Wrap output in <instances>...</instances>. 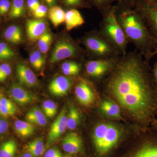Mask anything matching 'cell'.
Here are the masks:
<instances>
[{
  "label": "cell",
  "instance_id": "cell-16",
  "mask_svg": "<svg viewBox=\"0 0 157 157\" xmlns=\"http://www.w3.org/2000/svg\"><path fill=\"white\" fill-rule=\"evenodd\" d=\"M65 24L67 31L82 25L84 20L79 11L76 9H70L66 11L65 14Z\"/></svg>",
  "mask_w": 157,
  "mask_h": 157
},
{
  "label": "cell",
  "instance_id": "cell-9",
  "mask_svg": "<svg viewBox=\"0 0 157 157\" xmlns=\"http://www.w3.org/2000/svg\"><path fill=\"white\" fill-rule=\"evenodd\" d=\"M121 133L117 127L110 124L101 147L98 152L101 155L106 154L115 146L120 137Z\"/></svg>",
  "mask_w": 157,
  "mask_h": 157
},
{
  "label": "cell",
  "instance_id": "cell-12",
  "mask_svg": "<svg viewBox=\"0 0 157 157\" xmlns=\"http://www.w3.org/2000/svg\"><path fill=\"white\" fill-rule=\"evenodd\" d=\"M16 73L21 84L29 87H34L38 84V79L35 73L24 64L21 63L16 65Z\"/></svg>",
  "mask_w": 157,
  "mask_h": 157
},
{
  "label": "cell",
  "instance_id": "cell-34",
  "mask_svg": "<svg viewBox=\"0 0 157 157\" xmlns=\"http://www.w3.org/2000/svg\"><path fill=\"white\" fill-rule=\"evenodd\" d=\"M90 4L95 6L101 13L107 10L112 6V4L118 0H88Z\"/></svg>",
  "mask_w": 157,
  "mask_h": 157
},
{
  "label": "cell",
  "instance_id": "cell-27",
  "mask_svg": "<svg viewBox=\"0 0 157 157\" xmlns=\"http://www.w3.org/2000/svg\"><path fill=\"white\" fill-rule=\"evenodd\" d=\"M53 40L52 35L46 31L37 40V45L39 51L43 54L48 52Z\"/></svg>",
  "mask_w": 157,
  "mask_h": 157
},
{
  "label": "cell",
  "instance_id": "cell-5",
  "mask_svg": "<svg viewBox=\"0 0 157 157\" xmlns=\"http://www.w3.org/2000/svg\"><path fill=\"white\" fill-rule=\"evenodd\" d=\"M134 8L141 15L157 44V2L139 0Z\"/></svg>",
  "mask_w": 157,
  "mask_h": 157
},
{
  "label": "cell",
  "instance_id": "cell-8",
  "mask_svg": "<svg viewBox=\"0 0 157 157\" xmlns=\"http://www.w3.org/2000/svg\"><path fill=\"white\" fill-rule=\"evenodd\" d=\"M112 59H99L90 61L86 65V70L89 76L94 78H99L104 75L114 65Z\"/></svg>",
  "mask_w": 157,
  "mask_h": 157
},
{
  "label": "cell",
  "instance_id": "cell-35",
  "mask_svg": "<svg viewBox=\"0 0 157 157\" xmlns=\"http://www.w3.org/2000/svg\"><path fill=\"white\" fill-rule=\"evenodd\" d=\"M48 6L42 3L32 14L35 19H42L48 15Z\"/></svg>",
  "mask_w": 157,
  "mask_h": 157
},
{
  "label": "cell",
  "instance_id": "cell-41",
  "mask_svg": "<svg viewBox=\"0 0 157 157\" xmlns=\"http://www.w3.org/2000/svg\"><path fill=\"white\" fill-rule=\"evenodd\" d=\"M139 0H118V5L129 8H134Z\"/></svg>",
  "mask_w": 157,
  "mask_h": 157
},
{
  "label": "cell",
  "instance_id": "cell-29",
  "mask_svg": "<svg viewBox=\"0 0 157 157\" xmlns=\"http://www.w3.org/2000/svg\"><path fill=\"white\" fill-rule=\"evenodd\" d=\"M80 121V114L74 106L70 107L67 116V127L70 130H73L78 127Z\"/></svg>",
  "mask_w": 157,
  "mask_h": 157
},
{
  "label": "cell",
  "instance_id": "cell-32",
  "mask_svg": "<svg viewBox=\"0 0 157 157\" xmlns=\"http://www.w3.org/2000/svg\"><path fill=\"white\" fill-rule=\"evenodd\" d=\"M61 2L69 9L90 8V5L85 0H60Z\"/></svg>",
  "mask_w": 157,
  "mask_h": 157
},
{
  "label": "cell",
  "instance_id": "cell-42",
  "mask_svg": "<svg viewBox=\"0 0 157 157\" xmlns=\"http://www.w3.org/2000/svg\"><path fill=\"white\" fill-rule=\"evenodd\" d=\"M9 127V123L7 121L0 118V135L5 134L8 131Z\"/></svg>",
  "mask_w": 157,
  "mask_h": 157
},
{
  "label": "cell",
  "instance_id": "cell-40",
  "mask_svg": "<svg viewBox=\"0 0 157 157\" xmlns=\"http://www.w3.org/2000/svg\"><path fill=\"white\" fill-rule=\"evenodd\" d=\"M16 111L13 110L0 105V113L1 115L4 117H8L14 115Z\"/></svg>",
  "mask_w": 157,
  "mask_h": 157
},
{
  "label": "cell",
  "instance_id": "cell-17",
  "mask_svg": "<svg viewBox=\"0 0 157 157\" xmlns=\"http://www.w3.org/2000/svg\"><path fill=\"white\" fill-rule=\"evenodd\" d=\"M25 119L27 121L40 126H44L47 123L45 114L36 107L32 108L26 113Z\"/></svg>",
  "mask_w": 157,
  "mask_h": 157
},
{
  "label": "cell",
  "instance_id": "cell-4",
  "mask_svg": "<svg viewBox=\"0 0 157 157\" xmlns=\"http://www.w3.org/2000/svg\"><path fill=\"white\" fill-rule=\"evenodd\" d=\"M84 45L94 55L100 59L115 58L119 52L113 44L102 33L93 34L84 39Z\"/></svg>",
  "mask_w": 157,
  "mask_h": 157
},
{
  "label": "cell",
  "instance_id": "cell-14",
  "mask_svg": "<svg viewBox=\"0 0 157 157\" xmlns=\"http://www.w3.org/2000/svg\"><path fill=\"white\" fill-rule=\"evenodd\" d=\"M9 94L12 99L21 105H28L33 103L36 98L33 94L18 84L12 85L9 90Z\"/></svg>",
  "mask_w": 157,
  "mask_h": 157
},
{
  "label": "cell",
  "instance_id": "cell-36",
  "mask_svg": "<svg viewBox=\"0 0 157 157\" xmlns=\"http://www.w3.org/2000/svg\"><path fill=\"white\" fill-rule=\"evenodd\" d=\"M11 73V68L9 64L0 65V82H3L8 78Z\"/></svg>",
  "mask_w": 157,
  "mask_h": 157
},
{
  "label": "cell",
  "instance_id": "cell-25",
  "mask_svg": "<svg viewBox=\"0 0 157 157\" xmlns=\"http://www.w3.org/2000/svg\"><path fill=\"white\" fill-rule=\"evenodd\" d=\"M17 146L15 140L11 139L0 145V157H14Z\"/></svg>",
  "mask_w": 157,
  "mask_h": 157
},
{
  "label": "cell",
  "instance_id": "cell-13",
  "mask_svg": "<svg viewBox=\"0 0 157 157\" xmlns=\"http://www.w3.org/2000/svg\"><path fill=\"white\" fill-rule=\"evenodd\" d=\"M47 25L43 19H28L26 33L28 39L32 42L37 41L46 31Z\"/></svg>",
  "mask_w": 157,
  "mask_h": 157
},
{
  "label": "cell",
  "instance_id": "cell-11",
  "mask_svg": "<svg viewBox=\"0 0 157 157\" xmlns=\"http://www.w3.org/2000/svg\"><path fill=\"white\" fill-rule=\"evenodd\" d=\"M75 95L79 103L83 106L91 105L94 101V95L88 83L84 80L76 85L75 88Z\"/></svg>",
  "mask_w": 157,
  "mask_h": 157
},
{
  "label": "cell",
  "instance_id": "cell-15",
  "mask_svg": "<svg viewBox=\"0 0 157 157\" xmlns=\"http://www.w3.org/2000/svg\"><path fill=\"white\" fill-rule=\"evenodd\" d=\"M62 146L66 152L75 154L81 151L82 147V140L76 132H70L63 138Z\"/></svg>",
  "mask_w": 157,
  "mask_h": 157
},
{
  "label": "cell",
  "instance_id": "cell-33",
  "mask_svg": "<svg viewBox=\"0 0 157 157\" xmlns=\"http://www.w3.org/2000/svg\"><path fill=\"white\" fill-rule=\"evenodd\" d=\"M15 56L14 51L5 42H0V61L11 59Z\"/></svg>",
  "mask_w": 157,
  "mask_h": 157
},
{
  "label": "cell",
  "instance_id": "cell-22",
  "mask_svg": "<svg viewBox=\"0 0 157 157\" xmlns=\"http://www.w3.org/2000/svg\"><path fill=\"white\" fill-rule=\"evenodd\" d=\"M110 124L101 123L95 128L93 135V140L95 147L98 151L101 147V144L106 135Z\"/></svg>",
  "mask_w": 157,
  "mask_h": 157
},
{
  "label": "cell",
  "instance_id": "cell-46",
  "mask_svg": "<svg viewBox=\"0 0 157 157\" xmlns=\"http://www.w3.org/2000/svg\"><path fill=\"white\" fill-rule=\"evenodd\" d=\"M147 1H151V2H157V0H147Z\"/></svg>",
  "mask_w": 157,
  "mask_h": 157
},
{
  "label": "cell",
  "instance_id": "cell-30",
  "mask_svg": "<svg viewBox=\"0 0 157 157\" xmlns=\"http://www.w3.org/2000/svg\"><path fill=\"white\" fill-rule=\"evenodd\" d=\"M61 68L63 73L66 76H75L79 73L80 66L79 64L73 61H68L62 64Z\"/></svg>",
  "mask_w": 157,
  "mask_h": 157
},
{
  "label": "cell",
  "instance_id": "cell-6",
  "mask_svg": "<svg viewBox=\"0 0 157 157\" xmlns=\"http://www.w3.org/2000/svg\"><path fill=\"white\" fill-rule=\"evenodd\" d=\"M78 48L73 42L67 39L59 40L55 44L50 58L52 63L64 59L76 56Z\"/></svg>",
  "mask_w": 157,
  "mask_h": 157
},
{
  "label": "cell",
  "instance_id": "cell-10",
  "mask_svg": "<svg viewBox=\"0 0 157 157\" xmlns=\"http://www.w3.org/2000/svg\"><path fill=\"white\" fill-rule=\"evenodd\" d=\"M71 86V78L67 76H59L51 81L48 86V90L53 95L63 97L67 94Z\"/></svg>",
  "mask_w": 157,
  "mask_h": 157
},
{
  "label": "cell",
  "instance_id": "cell-3",
  "mask_svg": "<svg viewBox=\"0 0 157 157\" xmlns=\"http://www.w3.org/2000/svg\"><path fill=\"white\" fill-rule=\"evenodd\" d=\"M117 6H111L102 12L103 20L101 24V33L115 46L123 55L127 54L128 40L118 21L117 16Z\"/></svg>",
  "mask_w": 157,
  "mask_h": 157
},
{
  "label": "cell",
  "instance_id": "cell-1",
  "mask_svg": "<svg viewBox=\"0 0 157 157\" xmlns=\"http://www.w3.org/2000/svg\"><path fill=\"white\" fill-rule=\"evenodd\" d=\"M119 59L107 82V89L134 117L145 120L150 115L153 103L145 63L135 52L123 55Z\"/></svg>",
  "mask_w": 157,
  "mask_h": 157
},
{
  "label": "cell",
  "instance_id": "cell-23",
  "mask_svg": "<svg viewBox=\"0 0 157 157\" xmlns=\"http://www.w3.org/2000/svg\"><path fill=\"white\" fill-rule=\"evenodd\" d=\"M45 145L42 138H38L28 144L25 146L28 152L33 155V157H39L44 154L45 151Z\"/></svg>",
  "mask_w": 157,
  "mask_h": 157
},
{
  "label": "cell",
  "instance_id": "cell-38",
  "mask_svg": "<svg viewBox=\"0 0 157 157\" xmlns=\"http://www.w3.org/2000/svg\"><path fill=\"white\" fill-rule=\"evenodd\" d=\"M44 157H64L57 147H52L46 151Z\"/></svg>",
  "mask_w": 157,
  "mask_h": 157
},
{
  "label": "cell",
  "instance_id": "cell-47",
  "mask_svg": "<svg viewBox=\"0 0 157 157\" xmlns=\"http://www.w3.org/2000/svg\"><path fill=\"white\" fill-rule=\"evenodd\" d=\"M0 115H1V113H0Z\"/></svg>",
  "mask_w": 157,
  "mask_h": 157
},
{
  "label": "cell",
  "instance_id": "cell-31",
  "mask_svg": "<svg viewBox=\"0 0 157 157\" xmlns=\"http://www.w3.org/2000/svg\"><path fill=\"white\" fill-rule=\"evenodd\" d=\"M42 111L45 116L48 118H52L57 112L56 104L52 100H46L42 105Z\"/></svg>",
  "mask_w": 157,
  "mask_h": 157
},
{
  "label": "cell",
  "instance_id": "cell-20",
  "mask_svg": "<svg viewBox=\"0 0 157 157\" xmlns=\"http://www.w3.org/2000/svg\"><path fill=\"white\" fill-rule=\"evenodd\" d=\"M66 12L61 7L56 6L49 8L48 11V17L55 27L58 26L65 22Z\"/></svg>",
  "mask_w": 157,
  "mask_h": 157
},
{
  "label": "cell",
  "instance_id": "cell-7",
  "mask_svg": "<svg viewBox=\"0 0 157 157\" xmlns=\"http://www.w3.org/2000/svg\"><path fill=\"white\" fill-rule=\"evenodd\" d=\"M67 109L63 108L51 127L46 142L47 147L56 141L67 128Z\"/></svg>",
  "mask_w": 157,
  "mask_h": 157
},
{
  "label": "cell",
  "instance_id": "cell-45",
  "mask_svg": "<svg viewBox=\"0 0 157 157\" xmlns=\"http://www.w3.org/2000/svg\"><path fill=\"white\" fill-rule=\"evenodd\" d=\"M154 76L155 79L157 82V63L155 66L154 69Z\"/></svg>",
  "mask_w": 157,
  "mask_h": 157
},
{
  "label": "cell",
  "instance_id": "cell-43",
  "mask_svg": "<svg viewBox=\"0 0 157 157\" xmlns=\"http://www.w3.org/2000/svg\"><path fill=\"white\" fill-rule=\"evenodd\" d=\"M41 1L43 4L48 6L49 9L53 6H57V4L59 0H41Z\"/></svg>",
  "mask_w": 157,
  "mask_h": 157
},
{
  "label": "cell",
  "instance_id": "cell-44",
  "mask_svg": "<svg viewBox=\"0 0 157 157\" xmlns=\"http://www.w3.org/2000/svg\"><path fill=\"white\" fill-rule=\"evenodd\" d=\"M20 157H33V155L29 152L24 154Z\"/></svg>",
  "mask_w": 157,
  "mask_h": 157
},
{
  "label": "cell",
  "instance_id": "cell-21",
  "mask_svg": "<svg viewBox=\"0 0 157 157\" xmlns=\"http://www.w3.org/2000/svg\"><path fill=\"white\" fill-rule=\"evenodd\" d=\"M26 9L25 0H11L9 17L11 19H16L22 17L25 14Z\"/></svg>",
  "mask_w": 157,
  "mask_h": 157
},
{
  "label": "cell",
  "instance_id": "cell-2",
  "mask_svg": "<svg viewBox=\"0 0 157 157\" xmlns=\"http://www.w3.org/2000/svg\"><path fill=\"white\" fill-rule=\"evenodd\" d=\"M117 16L128 41L146 59L157 54V44L141 15L135 9L117 5Z\"/></svg>",
  "mask_w": 157,
  "mask_h": 157
},
{
  "label": "cell",
  "instance_id": "cell-18",
  "mask_svg": "<svg viewBox=\"0 0 157 157\" xmlns=\"http://www.w3.org/2000/svg\"><path fill=\"white\" fill-rule=\"evenodd\" d=\"M14 128L17 135L23 138L32 136L36 131L34 125L27 121H25L19 120L14 122Z\"/></svg>",
  "mask_w": 157,
  "mask_h": 157
},
{
  "label": "cell",
  "instance_id": "cell-19",
  "mask_svg": "<svg viewBox=\"0 0 157 157\" xmlns=\"http://www.w3.org/2000/svg\"><path fill=\"white\" fill-rule=\"evenodd\" d=\"M4 37L10 43L18 44L22 41L23 34L21 29L18 26H10L5 31Z\"/></svg>",
  "mask_w": 157,
  "mask_h": 157
},
{
  "label": "cell",
  "instance_id": "cell-24",
  "mask_svg": "<svg viewBox=\"0 0 157 157\" xmlns=\"http://www.w3.org/2000/svg\"><path fill=\"white\" fill-rule=\"evenodd\" d=\"M101 109L105 115L109 117L119 118L121 117V110L117 104L112 101L106 100L102 102Z\"/></svg>",
  "mask_w": 157,
  "mask_h": 157
},
{
  "label": "cell",
  "instance_id": "cell-26",
  "mask_svg": "<svg viewBox=\"0 0 157 157\" xmlns=\"http://www.w3.org/2000/svg\"><path fill=\"white\" fill-rule=\"evenodd\" d=\"M130 157H157V144H146Z\"/></svg>",
  "mask_w": 157,
  "mask_h": 157
},
{
  "label": "cell",
  "instance_id": "cell-28",
  "mask_svg": "<svg viewBox=\"0 0 157 157\" xmlns=\"http://www.w3.org/2000/svg\"><path fill=\"white\" fill-rule=\"evenodd\" d=\"M29 61L34 69L37 71H40L45 64V56L39 50L34 51L30 55Z\"/></svg>",
  "mask_w": 157,
  "mask_h": 157
},
{
  "label": "cell",
  "instance_id": "cell-39",
  "mask_svg": "<svg viewBox=\"0 0 157 157\" xmlns=\"http://www.w3.org/2000/svg\"><path fill=\"white\" fill-rule=\"evenodd\" d=\"M0 105L16 111V107L14 104L8 98L2 95H0Z\"/></svg>",
  "mask_w": 157,
  "mask_h": 157
},
{
  "label": "cell",
  "instance_id": "cell-37",
  "mask_svg": "<svg viewBox=\"0 0 157 157\" xmlns=\"http://www.w3.org/2000/svg\"><path fill=\"white\" fill-rule=\"evenodd\" d=\"M26 9L31 13H33L42 3L40 0H25Z\"/></svg>",
  "mask_w": 157,
  "mask_h": 157
}]
</instances>
